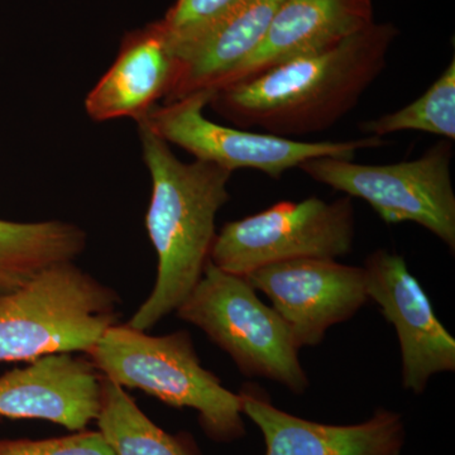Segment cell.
<instances>
[{
	"label": "cell",
	"mask_w": 455,
	"mask_h": 455,
	"mask_svg": "<svg viewBox=\"0 0 455 455\" xmlns=\"http://www.w3.org/2000/svg\"><path fill=\"white\" fill-rule=\"evenodd\" d=\"M400 31L376 23L331 49L215 90L209 106L241 130L307 136L333 127L385 70Z\"/></svg>",
	"instance_id": "obj_1"
},
{
	"label": "cell",
	"mask_w": 455,
	"mask_h": 455,
	"mask_svg": "<svg viewBox=\"0 0 455 455\" xmlns=\"http://www.w3.org/2000/svg\"><path fill=\"white\" fill-rule=\"evenodd\" d=\"M143 160L152 179L146 227L157 254L151 295L128 325L147 331L178 310L211 259L215 220L229 202L232 171L196 160L185 164L145 121H137Z\"/></svg>",
	"instance_id": "obj_2"
},
{
	"label": "cell",
	"mask_w": 455,
	"mask_h": 455,
	"mask_svg": "<svg viewBox=\"0 0 455 455\" xmlns=\"http://www.w3.org/2000/svg\"><path fill=\"white\" fill-rule=\"evenodd\" d=\"M89 355L99 372L121 387L139 388L167 405L196 410L212 439L229 442L243 435L241 396L202 366L188 331L154 337L116 324Z\"/></svg>",
	"instance_id": "obj_3"
},
{
	"label": "cell",
	"mask_w": 455,
	"mask_h": 455,
	"mask_svg": "<svg viewBox=\"0 0 455 455\" xmlns=\"http://www.w3.org/2000/svg\"><path fill=\"white\" fill-rule=\"evenodd\" d=\"M119 299L71 262L44 268L0 293V362L35 361L94 348L118 320Z\"/></svg>",
	"instance_id": "obj_4"
},
{
	"label": "cell",
	"mask_w": 455,
	"mask_h": 455,
	"mask_svg": "<svg viewBox=\"0 0 455 455\" xmlns=\"http://www.w3.org/2000/svg\"><path fill=\"white\" fill-rule=\"evenodd\" d=\"M257 292L247 278L228 274L209 259L176 314L202 329L244 376L271 379L302 395L310 382L299 359L300 349L283 317Z\"/></svg>",
	"instance_id": "obj_5"
},
{
	"label": "cell",
	"mask_w": 455,
	"mask_h": 455,
	"mask_svg": "<svg viewBox=\"0 0 455 455\" xmlns=\"http://www.w3.org/2000/svg\"><path fill=\"white\" fill-rule=\"evenodd\" d=\"M451 140H439L420 157L371 166L316 157L299 166L319 184L358 197L387 224L415 223L455 251V193Z\"/></svg>",
	"instance_id": "obj_6"
},
{
	"label": "cell",
	"mask_w": 455,
	"mask_h": 455,
	"mask_svg": "<svg viewBox=\"0 0 455 455\" xmlns=\"http://www.w3.org/2000/svg\"><path fill=\"white\" fill-rule=\"evenodd\" d=\"M355 235L349 196L334 202L307 197L227 223L215 236L209 259L228 274L245 277L275 263L348 256Z\"/></svg>",
	"instance_id": "obj_7"
},
{
	"label": "cell",
	"mask_w": 455,
	"mask_h": 455,
	"mask_svg": "<svg viewBox=\"0 0 455 455\" xmlns=\"http://www.w3.org/2000/svg\"><path fill=\"white\" fill-rule=\"evenodd\" d=\"M212 94V90H203L172 103L156 106L142 121L161 139L185 149L196 160L218 164L232 172L238 169H253L274 180H280L286 171L311 158L355 160L361 149L387 145L385 140L373 136L352 140L304 142L263 132L227 127L204 116Z\"/></svg>",
	"instance_id": "obj_8"
},
{
	"label": "cell",
	"mask_w": 455,
	"mask_h": 455,
	"mask_svg": "<svg viewBox=\"0 0 455 455\" xmlns=\"http://www.w3.org/2000/svg\"><path fill=\"white\" fill-rule=\"evenodd\" d=\"M265 293L299 349L316 347L335 324L355 316L368 299L363 267L305 259L266 266L245 276Z\"/></svg>",
	"instance_id": "obj_9"
},
{
	"label": "cell",
	"mask_w": 455,
	"mask_h": 455,
	"mask_svg": "<svg viewBox=\"0 0 455 455\" xmlns=\"http://www.w3.org/2000/svg\"><path fill=\"white\" fill-rule=\"evenodd\" d=\"M366 289L383 316L396 329L403 386L421 395L431 377L455 371V339L436 316L429 296L405 259L377 250L364 262Z\"/></svg>",
	"instance_id": "obj_10"
},
{
	"label": "cell",
	"mask_w": 455,
	"mask_h": 455,
	"mask_svg": "<svg viewBox=\"0 0 455 455\" xmlns=\"http://www.w3.org/2000/svg\"><path fill=\"white\" fill-rule=\"evenodd\" d=\"M242 411L262 431L265 455H401L406 431L403 416L379 409L361 424L314 423L277 409L256 386L241 394Z\"/></svg>",
	"instance_id": "obj_11"
},
{
	"label": "cell",
	"mask_w": 455,
	"mask_h": 455,
	"mask_svg": "<svg viewBox=\"0 0 455 455\" xmlns=\"http://www.w3.org/2000/svg\"><path fill=\"white\" fill-rule=\"evenodd\" d=\"M101 405V376L94 364L56 353L0 377V416L40 419L83 430L97 420Z\"/></svg>",
	"instance_id": "obj_12"
},
{
	"label": "cell",
	"mask_w": 455,
	"mask_h": 455,
	"mask_svg": "<svg viewBox=\"0 0 455 455\" xmlns=\"http://www.w3.org/2000/svg\"><path fill=\"white\" fill-rule=\"evenodd\" d=\"M373 23L372 0H284L259 46L218 89L331 49Z\"/></svg>",
	"instance_id": "obj_13"
},
{
	"label": "cell",
	"mask_w": 455,
	"mask_h": 455,
	"mask_svg": "<svg viewBox=\"0 0 455 455\" xmlns=\"http://www.w3.org/2000/svg\"><path fill=\"white\" fill-rule=\"evenodd\" d=\"M180 65L161 20L127 33L116 61L85 100L94 122L140 121L157 101L169 97Z\"/></svg>",
	"instance_id": "obj_14"
},
{
	"label": "cell",
	"mask_w": 455,
	"mask_h": 455,
	"mask_svg": "<svg viewBox=\"0 0 455 455\" xmlns=\"http://www.w3.org/2000/svg\"><path fill=\"white\" fill-rule=\"evenodd\" d=\"M283 3L284 0H242L196 35L184 40H170L180 71L164 104L203 90H217L227 75L259 46Z\"/></svg>",
	"instance_id": "obj_15"
},
{
	"label": "cell",
	"mask_w": 455,
	"mask_h": 455,
	"mask_svg": "<svg viewBox=\"0 0 455 455\" xmlns=\"http://www.w3.org/2000/svg\"><path fill=\"white\" fill-rule=\"evenodd\" d=\"M86 233L60 220H0V293L14 291L44 268L71 262L84 252Z\"/></svg>",
	"instance_id": "obj_16"
},
{
	"label": "cell",
	"mask_w": 455,
	"mask_h": 455,
	"mask_svg": "<svg viewBox=\"0 0 455 455\" xmlns=\"http://www.w3.org/2000/svg\"><path fill=\"white\" fill-rule=\"evenodd\" d=\"M97 421L116 455H193L180 440L152 423L124 388L103 376Z\"/></svg>",
	"instance_id": "obj_17"
},
{
	"label": "cell",
	"mask_w": 455,
	"mask_h": 455,
	"mask_svg": "<svg viewBox=\"0 0 455 455\" xmlns=\"http://www.w3.org/2000/svg\"><path fill=\"white\" fill-rule=\"evenodd\" d=\"M359 131L383 139L398 132L416 131L455 140V60L420 98L379 118L362 122Z\"/></svg>",
	"instance_id": "obj_18"
},
{
	"label": "cell",
	"mask_w": 455,
	"mask_h": 455,
	"mask_svg": "<svg viewBox=\"0 0 455 455\" xmlns=\"http://www.w3.org/2000/svg\"><path fill=\"white\" fill-rule=\"evenodd\" d=\"M0 455H116L100 431L44 440H0Z\"/></svg>",
	"instance_id": "obj_19"
},
{
	"label": "cell",
	"mask_w": 455,
	"mask_h": 455,
	"mask_svg": "<svg viewBox=\"0 0 455 455\" xmlns=\"http://www.w3.org/2000/svg\"><path fill=\"white\" fill-rule=\"evenodd\" d=\"M242 0H176L161 23L171 41L184 40L211 26Z\"/></svg>",
	"instance_id": "obj_20"
}]
</instances>
